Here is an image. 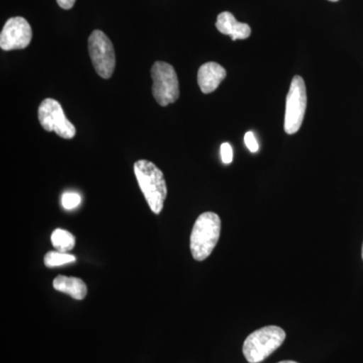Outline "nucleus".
Masks as SVG:
<instances>
[{
    "mask_svg": "<svg viewBox=\"0 0 363 363\" xmlns=\"http://www.w3.org/2000/svg\"><path fill=\"white\" fill-rule=\"evenodd\" d=\"M133 169H135L136 180L150 210L155 214L161 213L168 195L164 174L154 162L147 160L135 162Z\"/></svg>",
    "mask_w": 363,
    "mask_h": 363,
    "instance_id": "f257e3e1",
    "label": "nucleus"
},
{
    "mask_svg": "<svg viewBox=\"0 0 363 363\" xmlns=\"http://www.w3.org/2000/svg\"><path fill=\"white\" fill-rule=\"evenodd\" d=\"M220 217L214 212H205L198 217L190 238L193 257L198 262L205 260L213 252L220 238Z\"/></svg>",
    "mask_w": 363,
    "mask_h": 363,
    "instance_id": "f03ea898",
    "label": "nucleus"
},
{
    "mask_svg": "<svg viewBox=\"0 0 363 363\" xmlns=\"http://www.w3.org/2000/svg\"><path fill=\"white\" fill-rule=\"evenodd\" d=\"M286 339V332L278 326H267L252 332L243 343V354L250 363L264 362L279 348Z\"/></svg>",
    "mask_w": 363,
    "mask_h": 363,
    "instance_id": "7ed1b4c3",
    "label": "nucleus"
},
{
    "mask_svg": "<svg viewBox=\"0 0 363 363\" xmlns=\"http://www.w3.org/2000/svg\"><path fill=\"white\" fill-rule=\"evenodd\" d=\"M152 95L161 106L174 104L180 96L178 76L175 69L166 62H156L150 71Z\"/></svg>",
    "mask_w": 363,
    "mask_h": 363,
    "instance_id": "20e7f679",
    "label": "nucleus"
},
{
    "mask_svg": "<svg viewBox=\"0 0 363 363\" xmlns=\"http://www.w3.org/2000/svg\"><path fill=\"white\" fill-rule=\"evenodd\" d=\"M88 50L98 75L104 79L111 78L116 69V58L109 38L101 30H94L88 40Z\"/></svg>",
    "mask_w": 363,
    "mask_h": 363,
    "instance_id": "39448f33",
    "label": "nucleus"
},
{
    "mask_svg": "<svg viewBox=\"0 0 363 363\" xmlns=\"http://www.w3.org/2000/svg\"><path fill=\"white\" fill-rule=\"evenodd\" d=\"M307 107V90L304 79L295 76L291 82L290 90L286 95L285 131L288 135H295L302 126Z\"/></svg>",
    "mask_w": 363,
    "mask_h": 363,
    "instance_id": "423d86ee",
    "label": "nucleus"
},
{
    "mask_svg": "<svg viewBox=\"0 0 363 363\" xmlns=\"http://www.w3.org/2000/svg\"><path fill=\"white\" fill-rule=\"evenodd\" d=\"M39 121L45 131H55L61 138L71 140L76 135V128L67 118L61 104L52 98H47L40 104Z\"/></svg>",
    "mask_w": 363,
    "mask_h": 363,
    "instance_id": "0eeeda50",
    "label": "nucleus"
},
{
    "mask_svg": "<svg viewBox=\"0 0 363 363\" xmlns=\"http://www.w3.org/2000/svg\"><path fill=\"white\" fill-rule=\"evenodd\" d=\"M30 23L21 16L9 18L0 33V48L4 51L26 49L32 40Z\"/></svg>",
    "mask_w": 363,
    "mask_h": 363,
    "instance_id": "6e6552de",
    "label": "nucleus"
},
{
    "mask_svg": "<svg viewBox=\"0 0 363 363\" xmlns=\"http://www.w3.org/2000/svg\"><path fill=\"white\" fill-rule=\"evenodd\" d=\"M226 77V70L215 62L203 64L198 71V84L205 94L214 92Z\"/></svg>",
    "mask_w": 363,
    "mask_h": 363,
    "instance_id": "1a4fd4ad",
    "label": "nucleus"
},
{
    "mask_svg": "<svg viewBox=\"0 0 363 363\" xmlns=\"http://www.w3.org/2000/svg\"><path fill=\"white\" fill-rule=\"evenodd\" d=\"M216 28L223 35H230L233 40L247 39L252 33V28L247 23L236 21L233 14L228 11L219 14Z\"/></svg>",
    "mask_w": 363,
    "mask_h": 363,
    "instance_id": "9d476101",
    "label": "nucleus"
},
{
    "mask_svg": "<svg viewBox=\"0 0 363 363\" xmlns=\"http://www.w3.org/2000/svg\"><path fill=\"white\" fill-rule=\"evenodd\" d=\"M52 286L58 292L67 294L75 300H83L87 295V286L84 281L74 277H57Z\"/></svg>",
    "mask_w": 363,
    "mask_h": 363,
    "instance_id": "9b49d317",
    "label": "nucleus"
},
{
    "mask_svg": "<svg viewBox=\"0 0 363 363\" xmlns=\"http://www.w3.org/2000/svg\"><path fill=\"white\" fill-rule=\"evenodd\" d=\"M52 247L60 252H68L75 247V236L64 229H56L51 236Z\"/></svg>",
    "mask_w": 363,
    "mask_h": 363,
    "instance_id": "f8f14e48",
    "label": "nucleus"
},
{
    "mask_svg": "<svg viewBox=\"0 0 363 363\" xmlns=\"http://www.w3.org/2000/svg\"><path fill=\"white\" fill-rule=\"evenodd\" d=\"M76 262V257L68 252H50L45 255V267H56L65 266Z\"/></svg>",
    "mask_w": 363,
    "mask_h": 363,
    "instance_id": "ddd939ff",
    "label": "nucleus"
},
{
    "mask_svg": "<svg viewBox=\"0 0 363 363\" xmlns=\"http://www.w3.org/2000/svg\"><path fill=\"white\" fill-rule=\"evenodd\" d=\"M80 203L81 197L77 193L67 192L62 196V206L66 210L74 209V208L78 207Z\"/></svg>",
    "mask_w": 363,
    "mask_h": 363,
    "instance_id": "4468645a",
    "label": "nucleus"
},
{
    "mask_svg": "<svg viewBox=\"0 0 363 363\" xmlns=\"http://www.w3.org/2000/svg\"><path fill=\"white\" fill-rule=\"evenodd\" d=\"M220 150L222 162L225 164H231L233 160V150L230 143H222Z\"/></svg>",
    "mask_w": 363,
    "mask_h": 363,
    "instance_id": "2eb2a0df",
    "label": "nucleus"
},
{
    "mask_svg": "<svg viewBox=\"0 0 363 363\" xmlns=\"http://www.w3.org/2000/svg\"><path fill=\"white\" fill-rule=\"evenodd\" d=\"M245 143L247 149L252 152H257L259 150V143L253 135L252 131H248L245 135Z\"/></svg>",
    "mask_w": 363,
    "mask_h": 363,
    "instance_id": "dca6fc26",
    "label": "nucleus"
},
{
    "mask_svg": "<svg viewBox=\"0 0 363 363\" xmlns=\"http://www.w3.org/2000/svg\"><path fill=\"white\" fill-rule=\"evenodd\" d=\"M59 6L64 9H71L75 4L76 0H57Z\"/></svg>",
    "mask_w": 363,
    "mask_h": 363,
    "instance_id": "f3484780",
    "label": "nucleus"
},
{
    "mask_svg": "<svg viewBox=\"0 0 363 363\" xmlns=\"http://www.w3.org/2000/svg\"><path fill=\"white\" fill-rule=\"evenodd\" d=\"M278 363H298V362H292V360H285V362H278Z\"/></svg>",
    "mask_w": 363,
    "mask_h": 363,
    "instance_id": "a211bd4d",
    "label": "nucleus"
},
{
    "mask_svg": "<svg viewBox=\"0 0 363 363\" xmlns=\"http://www.w3.org/2000/svg\"><path fill=\"white\" fill-rule=\"evenodd\" d=\"M329 1L336 2V1H338V0H329Z\"/></svg>",
    "mask_w": 363,
    "mask_h": 363,
    "instance_id": "6ab92c4d",
    "label": "nucleus"
},
{
    "mask_svg": "<svg viewBox=\"0 0 363 363\" xmlns=\"http://www.w3.org/2000/svg\"><path fill=\"white\" fill-rule=\"evenodd\" d=\"M362 259H363V245H362Z\"/></svg>",
    "mask_w": 363,
    "mask_h": 363,
    "instance_id": "aec40b11",
    "label": "nucleus"
}]
</instances>
